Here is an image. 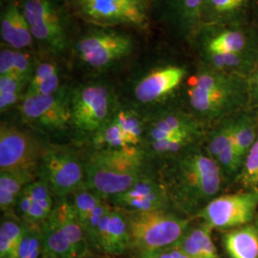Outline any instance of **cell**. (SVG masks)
<instances>
[{
  "mask_svg": "<svg viewBox=\"0 0 258 258\" xmlns=\"http://www.w3.org/2000/svg\"><path fill=\"white\" fill-rule=\"evenodd\" d=\"M165 39L148 44L128 67L115 79L120 102L150 114L180 102L184 84L194 71L192 54Z\"/></svg>",
  "mask_w": 258,
  "mask_h": 258,
  "instance_id": "1",
  "label": "cell"
},
{
  "mask_svg": "<svg viewBox=\"0 0 258 258\" xmlns=\"http://www.w3.org/2000/svg\"><path fill=\"white\" fill-rule=\"evenodd\" d=\"M150 36L123 27L83 23L68 61L80 79L115 80L138 56Z\"/></svg>",
  "mask_w": 258,
  "mask_h": 258,
  "instance_id": "2",
  "label": "cell"
},
{
  "mask_svg": "<svg viewBox=\"0 0 258 258\" xmlns=\"http://www.w3.org/2000/svg\"><path fill=\"white\" fill-rule=\"evenodd\" d=\"M188 50L202 64L248 79L258 62V26L254 22L203 24Z\"/></svg>",
  "mask_w": 258,
  "mask_h": 258,
  "instance_id": "3",
  "label": "cell"
},
{
  "mask_svg": "<svg viewBox=\"0 0 258 258\" xmlns=\"http://www.w3.org/2000/svg\"><path fill=\"white\" fill-rule=\"evenodd\" d=\"M248 79L212 69L195 59L180 103L205 125H214L248 105Z\"/></svg>",
  "mask_w": 258,
  "mask_h": 258,
  "instance_id": "4",
  "label": "cell"
},
{
  "mask_svg": "<svg viewBox=\"0 0 258 258\" xmlns=\"http://www.w3.org/2000/svg\"><path fill=\"white\" fill-rule=\"evenodd\" d=\"M168 183L166 184L170 200L185 212H200L217 197L222 189L223 177L217 162L206 150L191 148L173 158Z\"/></svg>",
  "mask_w": 258,
  "mask_h": 258,
  "instance_id": "5",
  "label": "cell"
},
{
  "mask_svg": "<svg viewBox=\"0 0 258 258\" xmlns=\"http://www.w3.org/2000/svg\"><path fill=\"white\" fill-rule=\"evenodd\" d=\"M37 50L68 60L82 27L65 0H19Z\"/></svg>",
  "mask_w": 258,
  "mask_h": 258,
  "instance_id": "6",
  "label": "cell"
},
{
  "mask_svg": "<svg viewBox=\"0 0 258 258\" xmlns=\"http://www.w3.org/2000/svg\"><path fill=\"white\" fill-rule=\"evenodd\" d=\"M120 103L115 80L80 79L70 89L71 128L80 137H93L112 120Z\"/></svg>",
  "mask_w": 258,
  "mask_h": 258,
  "instance_id": "7",
  "label": "cell"
},
{
  "mask_svg": "<svg viewBox=\"0 0 258 258\" xmlns=\"http://www.w3.org/2000/svg\"><path fill=\"white\" fill-rule=\"evenodd\" d=\"M139 148L95 149L84 160L85 187L111 198L131 187L144 174Z\"/></svg>",
  "mask_w": 258,
  "mask_h": 258,
  "instance_id": "8",
  "label": "cell"
},
{
  "mask_svg": "<svg viewBox=\"0 0 258 258\" xmlns=\"http://www.w3.org/2000/svg\"><path fill=\"white\" fill-rule=\"evenodd\" d=\"M82 23L129 28L151 36L150 0H65Z\"/></svg>",
  "mask_w": 258,
  "mask_h": 258,
  "instance_id": "9",
  "label": "cell"
},
{
  "mask_svg": "<svg viewBox=\"0 0 258 258\" xmlns=\"http://www.w3.org/2000/svg\"><path fill=\"white\" fill-rule=\"evenodd\" d=\"M130 247L135 255L175 245L189 228L190 220L167 211L125 212Z\"/></svg>",
  "mask_w": 258,
  "mask_h": 258,
  "instance_id": "10",
  "label": "cell"
},
{
  "mask_svg": "<svg viewBox=\"0 0 258 258\" xmlns=\"http://www.w3.org/2000/svg\"><path fill=\"white\" fill-rule=\"evenodd\" d=\"M206 0H150L152 27L165 39L187 47L203 24Z\"/></svg>",
  "mask_w": 258,
  "mask_h": 258,
  "instance_id": "11",
  "label": "cell"
},
{
  "mask_svg": "<svg viewBox=\"0 0 258 258\" xmlns=\"http://www.w3.org/2000/svg\"><path fill=\"white\" fill-rule=\"evenodd\" d=\"M71 86L51 95H27L17 107L19 120L43 131H63L71 128Z\"/></svg>",
  "mask_w": 258,
  "mask_h": 258,
  "instance_id": "12",
  "label": "cell"
},
{
  "mask_svg": "<svg viewBox=\"0 0 258 258\" xmlns=\"http://www.w3.org/2000/svg\"><path fill=\"white\" fill-rule=\"evenodd\" d=\"M257 208L258 190L249 189L213 198L197 216L212 230H231L252 221Z\"/></svg>",
  "mask_w": 258,
  "mask_h": 258,
  "instance_id": "13",
  "label": "cell"
},
{
  "mask_svg": "<svg viewBox=\"0 0 258 258\" xmlns=\"http://www.w3.org/2000/svg\"><path fill=\"white\" fill-rule=\"evenodd\" d=\"M206 125L178 102L148 114L145 141H195Z\"/></svg>",
  "mask_w": 258,
  "mask_h": 258,
  "instance_id": "14",
  "label": "cell"
},
{
  "mask_svg": "<svg viewBox=\"0 0 258 258\" xmlns=\"http://www.w3.org/2000/svg\"><path fill=\"white\" fill-rule=\"evenodd\" d=\"M41 173L46 179L52 194L59 198L74 194L85 186L83 163L73 153L50 149L41 158Z\"/></svg>",
  "mask_w": 258,
  "mask_h": 258,
  "instance_id": "15",
  "label": "cell"
},
{
  "mask_svg": "<svg viewBox=\"0 0 258 258\" xmlns=\"http://www.w3.org/2000/svg\"><path fill=\"white\" fill-rule=\"evenodd\" d=\"M40 154L37 141L26 131L2 123L0 128V172L37 169Z\"/></svg>",
  "mask_w": 258,
  "mask_h": 258,
  "instance_id": "16",
  "label": "cell"
},
{
  "mask_svg": "<svg viewBox=\"0 0 258 258\" xmlns=\"http://www.w3.org/2000/svg\"><path fill=\"white\" fill-rule=\"evenodd\" d=\"M73 71L69 61L61 56L37 50L27 95H51L72 85Z\"/></svg>",
  "mask_w": 258,
  "mask_h": 258,
  "instance_id": "17",
  "label": "cell"
},
{
  "mask_svg": "<svg viewBox=\"0 0 258 258\" xmlns=\"http://www.w3.org/2000/svg\"><path fill=\"white\" fill-rule=\"evenodd\" d=\"M110 200L116 208L125 212H148L166 211L170 197L166 184L144 173L127 190Z\"/></svg>",
  "mask_w": 258,
  "mask_h": 258,
  "instance_id": "18",
  "label": "cell"
},
{
  "mask_svg": "<svg viewBox=\"0 0 258 258\" xmlns=\"http://www.w3.org/2000/svg\"><path fill=\"white\" fill-rule=\"evenodd\" d=\"M0 45L15 50H37L19 0H6L0 4Z\"/></svg>",
  "mask_w": 258,
  "mask_h": 258,
  "instance_id": "19",
  "label": "cell"
},
{
  "mask_svg": "<svg viewBox=\"0 0 258 258\" xmlns=\"http://www.w3.org/2000/svg\"><path fill=\"white\" fill-rule=\"evenodd\" d=\"M130 247L128 221L125 212L112 208L101 221L98 233V252L120 255Z\"/></svg>",
  "mask_w": 258,
  "mask_h": 258,
  "instance_id": "20",
  "label": "cell"
},
{
  "mask_svg": "<svg viewBox=\"0 0 258 258\" xmlns=\"http://www.w3.org/2000/svg\"><path fill=\"white\" fill-rule=\"evenodd\" d=\"M256 4L257 0H206L203 24H243L254 22Z\"/></svg>",
  "mask_w": 258,
  "mask_h": 258,
  "instance_id": "21",
  "label": "cell"
},
{
  "mask_svg": "<svg viewBox=\"0 0 258 258\" xmlns=\"http://www.w3.org/2000/svg\"><path fill=\"white\" fill-rule=\"evenodd\" d=\"M52 214L70 240L77 257H90L92 249H90L83 226L76 214L73 203L69 202L67 197L59 198L58 202L54 205Z\"/></svg>",
  "mask_w": 258,
  "mask_h": 258,
  "instance_id": "22",
  "label": "cell"
},
{
  "mask_svg": "<svg viewBox=\"0 0 258 258\" xmlns=\"http://www.w3.org/2000/svg\"><path fill=\"white\" fill-rule=\"evenodd\" d=\"M223 245L230 258H258V224H247L229 230Z\"/></svg>",
  "mask_w": 258,
  "mask_h": 258,
  "instance_id": "23",
  "label": "cell"
},
{
  "mask_svg": "<svg viewBox=\"0 0 258 258\" xmlns=\"http://www.w3.org/2000/svg\"><path fill=\"white\" fill-rule=\"evenodd\" d=\"M176 247L190 258H220L212 237V229L201 224L189 227Z\"/></svg>",
  "mask_w": 258,
  "mask_h": 258,
  "instance_id": "24",
  "label": "cell"
},
{
  "mask_svg": "<svg viewBox=\"0 0 258 258\" xmlns=\"http://www.w3.org/2000/svg\"><path fill=\"white\" fill-rule=\"evenodd\" d=\"M113 118L122 130L127 146L130 148H138L146 134L148 113L121 102Z\"/></svg>",
  "mask_w": 258,
  "mask_h": 258,
  "instance_id": "25",
  "label": "cell"
},
{
  "mask_svg": "<svg viewBox=\"0 0 258 258\" xmlns=\"http://www.w3.org/2000/svg\"><path fill=\"white\" fill-rule=\"evenodd\" d=\"M35 180L32 171L0 172V208L5 214H11L17 208L19 196L24 187Z\"/></svg>",
  "mask_w": 258,
  "mask_h": 258,
  "instance_id": "26",
  "label": "cell"
},
{
  "mask_svg": "<svg viewBox=\"0 0 258 258\" xmlns=\"http://www.w3.org/2000/svg\"><path fill=\"white\" fill-rule=\"evenodd\" d=\"M257 120L247 109L234 115L231 140L243 163L257 140Z\"/></svg>",
  "mask_w": 258,
  "mask_h": 258,
  "instance_id": "27",
  "label": "cell"
},
{
  "mask_svg": "<svg viewBox=\"0 0 258 258\" xmlns=\"http://www.w3.org/2000/svg\"><path fill=\"white\" fill-rule=\"evenodd\" d=\"M41 231L44 251L57 258H78L70 240L52 213L41 224Z\"/></svg>",
  "mask_w": 258,
  "mask_h": 258,
  "instance_id": "28",
  "label": "cell"
},
{
  "mask_svg": "<svg viewBox=\"0 0 258 258\" xmlns=\"http://www.w3.org/2000/svg\"><path fill=\"white\" fill-rule=\"evenodd\" d=\"M29 81L16 74L0 76V112L16 110L27 91Z\"/></svg>",
  "mask_w": 258,
  "mask_h": 258,
  "instance_id": "29",
  "label": "cell"
},
{
  "mask_svg": "<svg viewBox=\"0 0 258 258\" xmlns=\"http://www.w3.org/2000/svg\"><path fill=\"white\" fill-rule=\"evenodd\" d=\"M26 228L14 213L5 214L0 225V258H10L18 248Z\"/></svg>",
  "mask_w": 258,
  "mask_h": 258,
  "instance_id": "30",
  "label": "cell"
},
{
  "mask_svg": "<svg viewBox=\"0 0 258 258\" xmlns=\"http://www.w3.org/2000/svg\"><path fill=\"white\" fill-rule=\"evenodd\" d=\"M43 251L41 225L26 223L20 243L10 258H40Z\"/></svg>",
  "mask_w": 258,
  "mask_h": 258,
  "instance_id": "31",
  "label": "cell"
},
{
  "mask_svg": "<svg viewBox=\"0 0 258 258\" xmlns=\"http://www.w3.org/2000/svg\"><path fill=\"white\" fill-rule=\"evenodd\" d=\"M234 115L214 124L212 132L209 135L210 138L207 142L205 150L215 161L231 141Z\"/></svg>",
  "mask_w": 258,
  "mask_h": 258,
  "instance_id": "32",
  "label": "cell"
},
{
  "mask_svg": "<svg viewBox=\"0 0 258 258\" xmlns=\"http://www.w3.org/2000/svg\"><path fill=\"white\" fill-rule=\"evenodd\" d=\"M114 117V116H113ZM95 149H129L119 123L112 120L92 137Z\"/></svg>",
  "mask_w": 258,
  "mask_h": 258,
  "instance_id": "33",
  "label": "cell"
},
{
  "mask_svg": "<svg viewBox=\"0 0 258 258\" xmlns=\"http://www.w3.org/2000/svg\"><path fill=\"white\" fill-rule=\"evenodd\" d=\"M102 200L103 198L102 196L86 188L85 186L74 194V200L72 203L82 226H83V224L91 215L93 211Z\"/></svg>",
  "mask_w": 258,
  "mask_h": 258,
  "instance_id": "34",
  "label": "cell"
},
{
  "mask_svg": "<svg viewBox=\"0 0 258 258\" xmlns=\"http://www.w3.org/2000/svg\"><path fill=\"white\" fill-rule=\"evenodd\" d=\"M192 140H176V141H159L147 142L146 147L150 154L156 156L175 158L183 154L189 148H194Z\"/></svg>",
  "mask_w": 258,
  "mask_h": 258,
  "instance_id": "35",
  "label": "cell"
},
{
  "mask_svg": "<svg viewBox=\"0 0 258 258\" xmlns=\"http://www.w3.org/2000/svg\"><path fill=\"white\" fill-rule=\"evenodd\" d=\"M237 177L245 187L258 190V138L249 149Z\"/></svg>",
  "mask_w": 258,
  "mask_h": 258,
  "instance_id": "36",
  "label": "cell"
},
{
  "mask_svg": "<svg viewBox=\"0 0 258 258\" xmlns=\"http://www.w3.org/2000/svg\"><path fill=\"white\" fill-rule=\"evenodd\" d=\"M111 206L104 200L93 211L89 218L83 224V228L92 251H98V233L99 227L103 216L110 211Z\"/></svg>",
  "mask_w": 258,
  "mask_h": 258,
  "instance_id": "37",
  "label": "cell"
},
{
  "mask_svg": "<svg viewBox=\"0 0 258 258\" xmlns=\"http://www.w3.org/2000/svg\"><path fill=\"white\" fill-rule=\"evenodd\" d=\"M25 189L31 196L32 202L45 209L47 212H53L54 203L52 200V191L44 176L39 177L25 186Z\"/></svg>",
  "mask_w": 258,
  "mask_h": 258,
  "instance_id": "38",
  "label": "cell"
},
{
  "mask_svg": "<svg viewBox=\"0 0 258 258\" xmlns=\"http://www.w3.org/2000/svg\"><path fill=\"white\" fill-rule=\"evenodd\" d=\"M217 164L220 166L224 176H238L243 166V161L240 159L235 146L231 139L229 145L216 159Z\"/></svg>",
  "mask_w": 258,
  "mask_h": 258,
  "instance_id": "39",
  "label": "cell"
},
{
  "mask_svg": "<svg viewBox=\"0 0 258 258\" xmlns=\"http://www.w3.org/2000/svg\"><path fill=\"white\" fill-rule=\"evenodd\" d=\"M37 51H24L14 49L13 74L30 81L36 62Z\"/></svg>",
  "mask_w": 258,
  "mask_h": 258,
  "instance_id": "40",
  "label": "cell"
},
{
  "mask_svg": "<svg viewBox=\"0 0 258 258\" xmlns=\"http://www.w3.org/2000/svg\"><path fill=\"white\" fill-rule=\"evenodd\" d=\"M248 105L247 110L258 121V62L252 73L248 78Z\"/></svg>",
  "mask_w": 258,
  "mask_h": 258,
  "instance_id": "41",
  "label": "cell"
},
{
  "mask_svg": "<svg viewBox=\"0 0 258 258\" xmlns=\"http://www.w3.org/2000/svg\"><path fill=\"white\" fill-rule=\"evenodd\" d=\"M179 249L175 245L165 248V249H156L148 252H143L136 254V258H178Z\"/></svg>",
  "mask_w": 258,
  "mask_h": 258,
  "instance_id": "42",
  "label": "cell"
},
{
  "mask_svg": "<svg viewBox=\"0 0 258 258\" xmlns=\"http://www.w3.org/2000/svg\"><path fill=\"white\" fill-rule=\"evenodd\" d=\"M40 258H57L55 257V255H53V254H51V253H49V252H47V251H43V253H42V255H41V257Z\"/></svg>",
  "mask_w": 258,
  "mask_h": 258,
  "instance_id": "43",
  "label": "cell"
},
{
  "mask_svg": "<svg viewBox=\"0 0 258 258\" xmlns=\"http://www.w3.org/2000/svg\"><path fill=\"white\" fill-rule=\"evenodd\" d=\"M254 23L258 26V0L257 4H256V8H255V13H254Z\"/></svg>",
  "mask_w": 258,
  "mask_h": 258,
  "instance_id": "44",
  "label": "cell"
},
{
  "mask_svg": "<svg viewBox=\"0 0 258 258\" xmlns=\"http://www.w3.org/2000/svg\"><path fill=\"white\" fill-rule=\"evenodd\" d=\"M88 258H114V257H110L109 255H106V256H94V255H91L90 257Z\"/></svg>",
  "mask_w": 258,
  "mask_h": 258,
  "instance_id": "45",
  "label": "cell"
},
{
  "mask_svg": "<svg viewBox=\"0 0 258 258\" xmlns=\"http://www.w3.org/2000/svg\"><path fill=\"white\" fill-rule=\"evenodd\" d=\"M5 1H6V0H0V4L3 3V2H5Z\"/></svg>",
  "mask_w": 258,
  "mask_h": 258,
  "instance_id": "46",
  "label": "cell"
}]
</instances>
